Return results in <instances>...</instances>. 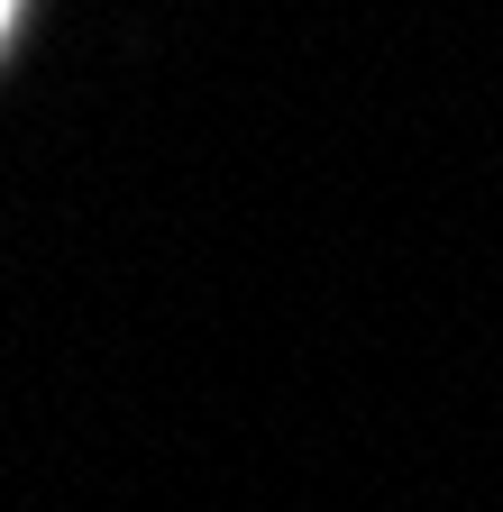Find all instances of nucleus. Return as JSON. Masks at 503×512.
<instances>
[{
  "instance_id": "f257e3e1",
  "label": "nucleus",
  "mask_w": 503,
  "mask_h": 512,
  "mask_svg": "<svg viewBox=\"0 0 503 512\" xmlns=\"http://www.w3.org/2000/svg\"><path fill=\"white\" fill-rule=\"evenodd\" d=\"M0 28H10V0H0Z\"/></svg>"
}]
</instances>
